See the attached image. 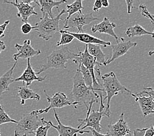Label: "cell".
<instances>
[{"label":"cell","mask_w":154,"mask_h":136,"mask_svg":"<svg viewBox=\"0 0 154 136\" xmlns=\"http://www.w3.org/2000/svg\"><path fill=\"white\" fill-rule=\"evenodd\" d=\"M99 97L100 95L96 92L86 86L82 74L77 71L73 78V87L69 95V100L77 105H85L88 109L91 102L93 100L98 101Z\"/></svg>","instance_id":"6da1fadb"},{"label":"cell","mask_w":154,"mask_h":136,"mask_svg":"<svg viewBox=\"0 0 154 136\" xmlns=\"http://www.w3.org/2000/svg\"><path fill=\"white\" fill-rule=\"evenodd\" d=\"M101 79L102 80V86L106 93V95L104 98V101H106V116L109 118L111 115L110 102L112 98L115 95H117L120 92H126L130 94H131L132 92L119 82L114 72L112 71L106 73L104 75L101 76Z\"/></svg>","instance_id":"7a4b0ae2"},{"label":"cell","mask_w":154,"mask_h":136,"mask_svg":"<svg viewBox=\"0 0 154 136\" xmlns=\"http://www.w3.org/2000/svg\"><path fill=\"white\" fill-rule=\"evenodd\" d=\"M79 56V53H72L68 47H64L58 50H53L47 57V62L40 67L39 71L36 73L39 75L48 69H66V63L69 60H74Z\"/></svg>","instance_id":"3957f363"},{"label":"cell","mask_w":154,"mask_h":136,"mask_svg":"<svg viewBox=\"0 0 154 136\" xmlns=\"http://www.w3.org/2000/svg\"><path fill=\"white\" fill-rule=\"evenodd\" d=\"M67 13L66 10L62 9L57 16L53 18L45 14L40 18V21L34 26V30L37 33L39 38L48 41L57 32H59V23L62 20V14Z\"/></svg>","instance_id":"277c9868"},{"label":"cell","mask_w":154,"mask_h":136,"mask_svg":"<svg viewBox=\"0 0 154 136\" xmlns=\"http://www.w3.org/2000/svg\"><path fill=\"white\" fill-rule=\"evenodd\" d=\"M100 108L98 111H91L93 104L94 103H98L97 100H93L89 104V108L87 109V116L85 119H79L78 121L80 122V124L78 126L79 129L84 130L86 128H93L94 130L98 132H100L102 127L101 126V120L103 116H106L105 111V102L104 101L103 95H100Z\"/></svg>","instance_id":"5b68a950"},{"label":"cell","mask_w":154,"mask_h":136,"mask_svg":"<svg viewBox=\"0 0 154 136\" xmlns=\"http://www.w3.org/2000/svg\"><path fill=\"white\" fill-rule=\"evenodd\" d=\"M78 50L79 56L72 60L73 62L78 65L82 64L85 66L88 69V71H89L91 77H92L94 89H96L97 91H100L104 92L102 86L99 84L98 79L96 77L97 74L98 77L100 76V68H99L100 65L97 63L96 59L92 56H91L89 53H88L87 45H85V50H84L83 52L80 51L79 49H78Z\"/></svg>","instance_id":"8992f818"},{"label":"cell","mask_w":154,"mask_h":136,"mask_svg":"<svg viewBox=\"0 0 154 136\" xmlns=\"http://www.w3.org/2000/svg\"><path fill=\"white\" fill-rule=\"evenodd\" d=\"M41 119L33 111L30 113L24 114L14 128V136H27L28 134H35L38 128L42 126Z\"/></svg>","instance_id":"52a82bcc"},{"label":"cell","mask_w":154,"mask_h":136,"mask_svg":"<svg viewBox=\"0 0 154 136\" xmlns=\"http://www.w3.org/2000/svg\"><path fill=\"white\" fill-rule=\"evenodd\" d=\"M44 93L47 98V101H48L49 105L47 108L44 109L35 110V113L39 116L42 114L48 113L51 109H55L56 108H62L66 106L72 105L75 109H77V105L71 102L64 93L58 92L54 94L52 97L49 96L46 92V90H44Z\"/></svg>","instance_id":"ba28073f"},{"label":"cell","mask_w":154,"mask_h":136,"mask_svg":"<svg viewBox=\"0 0 154 136\" xmlns=\"http://www.w3.org/2000/svg\"><path fill=\"white\" fill-rule=\"evenodd\" d=\"M95 20H99V18L93 17L92 13L87 14L78 13L69 18L67 23L64 24V28L66 30L69 28H77L79 33H83V26L89 25Z\"/></svg>","instance_id":"9c48e42d"},{"label":"cell","mask_w":154,"mask_h":136,"mask_svg":"<svg viewBox=\"0 0 154 136\" xmlns=\"http://www.w3.org/2000/svg\"><path fill=\"white\" fill-rule=\"evenodd\" d=\"M34 1H22L19 2L18 0L14 2L4 1L3 3H8L14 6L18 9L17 17L20 18L24 23H28V18L32 15H38V13L35 11V6H33L31 3Z\"/></svg>","instance_id":"30bf717a"},{"label":"cell","mask_w":154,"mask_h":136,"mask_svg":"<svg viewBox=\"0 0 154 136\" xmlns=\"http://www.w3.org/2000/svg\"><path fill=\"white\" fill-rule=\"evenodd\" d=\"M53 110V114L54 116L55 117V119L57 122V125H54L52 123L51 121H47L45 120V122L47 124H49L51 127H53L58 132V136H77V134H89L90 131H85L82 130L79 128H75L71 126H65L61 122V121L59 119L57 113L56 112L55 109Z\"/></svg>","instance_id":"8fae6325"},{"label":"cell","mask_w":154,"mask_h":136,"mask_svg":"<svg viewBox=\"0 0 154 136\" xmlns=\"http://www.w3.org/2000/svg\"><path fill=\"white\" fill-rule=\"evenodd\" d=\"M16 49L18 52L13 54V59L14 61H19L20 59L28 60L35 56H38L42 53L40 50H35L31 45V40L26 39L24 41L23 45H19L16 43Z\"/></svg>","instance_id":"7c38bea8"},{"label":"cell","mask_w":154,"mask_h":136,"mask_svg":"<svg viewBox=\"0 0 154 136\" xmlns=\"http://www.w3.org/2000/svg\"><path fill=\"white\" fill-rule=\"evenodd\" d=\"M137 43L132 42L131 41H125L124 38H121V42L117 43L116 45H111L112 56L106 61V65L112 63V62L127 53L131 48L137 46Z\"/></svg>","instance_id":"4fadbf2b"},{"label":"cell","mask_w":154,"mask_h":136,"mask_svg":"<svg viewBox=\"0 0 154 136\" xmlns=\"http://www.w3.org/2000/svg\"><path fill=\"white\" fill-rule=\"evenodd\" d=\"M46 77L47 76H45L44 77L38 76L37 74H36V73L34 71V69L32 68L30 59H28L26 68L23 74H22L19 77L14 79L13 82L23 81L24 86L27 87L28 86H30L32 83L34 81H43V80H45Z\"/></svg>","instance_id":"5bb4252c"},{"label":"cell","mask_w":154,"mask_h":136,"mask_svg":"<svg viewBox=\"0 0 154 136\" xmlns=\"http://www.w3.org/2000/svg\"><path fill=\"white\" fill-rule=\"evenodd\" d=\"M107 133L109 136H126L131 134L129 126L124 119L123 113L121 114L118 120L115 124L108 125Z\"/></svg>","instance_id":"9a60e30c"},{"label":"cell","mask_w":154,"mask_h":136,"mask_svg":"<svg viewBox=\"0 0 154 136\" xmlns=\"http://www.w3.org/2000/svg\"><path fill=\"white\" fill-rule=\"evenodd\" d=\"M116 27L117 25L114 23L111 22L108 18L104 17L101 23L94 25L91 28V32L94 34L98 32L100 34H104L110 35L116 39L117 43H118V37L117 36L114 32V28Z\"/></svg>","instance_id":"2e32d148"},{"label":"cell","mask_w":154,"mask_h":136,"mask_svg":"<svg viewBox=\"0 0 154 136\" xmlns=\"http://www.w3.org/2000/svg\"><path fill=\"white\" fill-rule=\"evenodd\" d=\"M131 95L134 98L135 101L140 106L144 117L152 114L154 109V100L151 96L146 94H140V93L137 94L132 93Z\"/></svg>","instance_id":"e0dca14e"},{"label":"cell","mask_w":154,"mask_h":136,"mask_svg":"<svg viewBox=\"0 0 154 136\" xmlns=\"http://www.w3.org/2000/svg\"><path fill=\"white\" fill-rule=\"evenodd\" d=\"M69 34L72 35L74 37V39L78 40L81 43H85V45L89 44H95V45H99L106 47L108 46H111V43L109 41H105L103 40L98 39L96 37H94L90 34H88L87 33H74L69 32L66 30Z\"/></svg>","instance_id":"ac0fdd59"},{"label":"cell","mask_w":154,"mask_h":136,"mask_svg":"<svg viewBox=\"0 0 154 136\" xmlns=\"http://www.w3.org/2000/svg\"><path fill=\"white\" fill-rule=\"evenodd\" d=\"M34 3H37L38 6L41 8V11L42 13V17L47 14L50 18H54L52 13V9L54 7L58 8L60 5L63 3H67L66 1H49V0H39V1H34Z\"/></svg>","instance_id":"d6986e66"},{"label":"cell","mask_w":154,"mask_h":136,"mask_svg":"<svg viewBox=\"0 0 154 136\" xmlns=\"http://www.w3.org/2000/svg\"><path fill=\"white\" fill-rule=\"evenodd\" d=\"M18 61H15L12 68L0 77V97L5 92L9 90L10 84L13 83V71Z\"/></svg>","instance_id":"ffe728a7"},{"label":"cell","mask_w":154,"mask_h":136,"mask_svg":"<svg viewBox=\"0 0 154 136\" xmlns=\"http://www.w3.org/2000/svg\"><path fill=\"white\" fill-rule=\"evenodd\" d=\"M88 53L91 56L94 57L96 59L97 63L99 65L106 66V58L104 53L101 49V45H95V44H89L87 45Z\"/></svg>","instance_id":"44dd1931"},{"label":"cell","mask_w":154,"mask_h":136,"mask_svg":"<svg viewBox=\"0 0 154 136\" xmlns=\"http://www.w3.org/2000/svg\"><path fill=\"white\" fill-rule=\"evenodd\" d=\"M17 95L20 98V104L22 105H24L25 101L28 100H34L35 101L40 100V95L39 94L25 86L18 88Z\"/></svg>","instance_id":"7402d4cb"},{"label":"cell","mask_w":154,"mask_h":136,"mask_svg":"<svg viewBox=\"0 0 154 136\" xmlns=\"http://www.w3.org/2000/svg\"><path fill=\"white\" fill-rule=\"evenodd\" d=\"M125 34L129 38H134V37H140L149 35H151L152 38H154V32H148L144 28L138 24L128 28L126 30Z\"/></svg>","instance_id":"603a6c76"},{"label":"cell","mask_w":154,"mask_h":136,"mask_svg":"<svg viewBox=\"0 0 154 136\" xmlns=\"http://www.w3.org/2000/svg\"><path fill=\"white\" fill-rule=\"evenodd\" d=\"M83 1L82 0H76L74 2H73L72 4L66 5V12L68 14V17L64 20V24H66L72 15L78 13H82V10L83 9L82 5Z\"/></svg>","instance_id":"cb8c5ba5"},{"label":"cell","mask_w":154,"mask_h":136,"mask_svg":"<svg viewBox=\"0 0 154 136\" xmlns=\"http://www.w3.org/2000/svg\"><path fill=\"white\" fill-rule=\"evenodd\" d=\"M77 71H79L82 74L83 79L87 87H89V89H91L93 91H94V92L97 91L96 89H94L93 88L92 77H91L89 71H88V69L85 67V66L82 64L78 65V68L77 69Z\"/></svg>","instance_id":"d4e9b609"},{"label":"cell","mask_w":154,"mask_h":136,"mask_svg":"<svg viewBox=\"0 0 154 136\" xmlns=\"http://www.w3.org/2000/svg\"><path fill=\"white\" fill-rule=\"evenodd\" d=\"M59 33L61 34V38L59 41H58L57 43V47H60L68 45V44L71 43L73 40L74 39V38L72 35L69 34L66 32V30H60Z\"/></svg>","instance_id":"484cf974"},{"label":"cell","mask_w":154,"mask_h":136,"mask_svg":"<svg viewBox=\"0 0 154 136\" xmlns=\"http://www.w3.org/2000/svg\"><path fill=\"white\" fill-rule=\"evenodd\" d=\"M7 123H14L17 124L18 122L17 120L11 118L8 115V114L5 111L3 106L0 104V126Z\"/></svg>","instance_id":"4316f807"},{"label":"cell","mask_w":154,"mask_h":136,"mask_svg":"<svg viewBox=\"0 0 154 136\" xmlns=\"http://www.w3.org/2000/svg\"><path fill=\"white\" fill-rule=\"evenodd\" d=\"M42 122L43 124L40 126L35 132L34 136H47L49 130L51 128V126L49 124H47L45 121V119H41Z\"/></svg>","instance_id":"83f0119b"},{"label":"cell","mask_w":154,"mask_h":136,"mask_svg":"<svg viewBox=\"0 0 154 136\" xmlns=\"http://www.w3.org/2000/svg\"><path fill=\"white\" fill-rule=\"evenodd\" d=\"M139 10H140L142 15L144 17L147 18L154 26V20L152 18L151 14L149 13L146 5L144 4H140V5H139Z\"/></svg>","instance_id":"f1b7e54d"},{"label":"cell","mask_w":154,"mask_h":136,"mask_svg":"<svg viewBox=\"0 0 154 136\" xmlns=\"http://www.w3.org/2000/svg\"><path fill=\"white\" fill-rule=\"evenodd\" d=\"M20 30H21V32H23L24 34L26 35V34H30L32 30H34V26H32L31 24L26 23L23 24V26H21Z\"/></svg>","instance_id":"f546056e"},{"label":"cell","mask_w":154,"mask_h":136,"mask_svg":"<svg viewBox=\"0 0 154 136\" xmlns=\"http://www.w3.org/2000/svg\"><path fill=\"white\" fill-rule=\"evenodd\" d=\"M10 23V20H6L4 23L0 25V39L3 38L5 36V32L7 26Z\"/></svg>","instance_id":"4dcf8cb0"},{"label":"cell","mask_w":154,"mask_h":136,"mask_svg":"<svg viewBox=\"0 0 154 136\" xmlns=\"http://www.w3.org/2000/svg\"><path fill=\"white\" fill-rule=\"evenodd\" d=\"M140 94L149 95L154 100V89H152V88H144V90L141 92Z\"/></svg>","instance_id":"1f68e13d"},{"label":"cell","mask_w":154,"mask_h":136,"mask_svg":"<svg viewBox=\"0 0 154 136\" xmlns=\"http://www.w3.org/2000/svg\"><path fill=\"white\" fill-rule=\"evenodd\" d=\"M147 130V128H137L133 130V136H144L145 131Z\"/></svg>","instance_id":"d6a6232c"},{"label":"cell","mask_w":154,"mask_h":136,"mask_svg":"<svg viewBox=\"0 0 154 136\" xmlns=\"http://www.w3.org/2000/svg\"><path fill=\"white\" fill-rule=\"evenodd\" d=\"M102 7V3H101V0H96V1H95L94 3L93 10L94 12L98 11L100 10Z\"/></svg>","instance_id":"836d02e7"},{"label":"cell","mask_w":154,"mask_h":136,"mask_svg":"<svg viewBox=\"0 0 154 136\" xmlns=\"http://www.w3.org/2000/svg\"><path fill=\"white\" fill-rule=\"evenodd\" d=\"M126 4H127V13L128 14H131L132 12V9L135 8V7L133 6V3L134 1H130V0H126L125 1Z\"/></svg>","instance_id":"e575fe53"},{"label":"cell","mask_w":154,"mask_h":136,"mask_svg":"<svg viewBox=\"0 0 154 136\" xmlns=\"http://www.w3.org/2000/svg\"><path fill=\"white\" fill-rule=\"evenodd\" d=\"M144 136H154V124L149 128H147Z\"/></svg>","instance_id":"d590c367"},{"label":"cell","mask_w":154,"mask_h":136,"mask_svg":"<svg viewBox=\"0 0 154 136\" xmlns=\"http://www.w3.org/2000/svg\"><path fill=\"white\" fill-rule=\"evenodd\" d=\"M90 128L89 131H90V132L92 133L93 136H109V135L108 133L106 134H102L100 133V132L97 131L96 130H94V129H93V128Z\"/></svg>","instance_id":"8d00e7d4"},{"label":"cell","mask_w":154,"mask_h":136,"mask_svg":"<svg viewBox=\"0 0 154 136\" xmlns=\"http://www.w3.org/2000/svg\"><path fill=\"white\" fill-rule=\"evenodd\" d=\"M6 49V45L4 42L0 40V54H1L3 51H4Z\"/></svg>","instance_id":"74e56055"},{"label":"cell","mask_w":154,"mask_h":136,"mask_svg":"<svg viewBox=\"0 0 154 136\" xmlns=\"http://www.w3.org/2000/svg\"><path fill=\"white\" fill-rule=\"evenodd\" d=\"M101 3H102V5L104 7H109V2L108 0H101Z\"/></svg>","instance_id":"f35d334b"},{"label":"cell","mask_w":154,"mask_h":136,"mask_svg":"<svg viewBox=\"0 0 154 136\" xmlns=\"http://www.w3.org/2000/svg\"><path fill=\"white\" fill-rule=\"evenodd\" d=\"M154 54V50H152V51H149V52L148 53V55L149 56H152V55Z\"/></svg>","instance_id":"ab89813d"},{"label":"cell","mask_w":154,"mask_h":136,"mask_svg":"<svg viewBox=\"0 0 154 136\" xmlns=\"http://www.w3.org/2000/svg\"><path fill=\"white\" fill-rule=\"evenodd\" d=\"M151 17H152V18H153V19L154 20V14H151Z\"/></svg>","instance_id":"60d3db41"},{"label":"cell","mask_w":154,"mask_h":136,"mask_svg":"<svg viewBox=\"0 0 154 136\" xmlns=\"http://www.w3.org/2000/svg\"><path fill=\"white\" fill-rule=\"evenodd\" d=\"M152 114H154V109H153V112H152Z\"/></svg>","instance_id":"b9f144b4"},{"label":"cell","mask_w":154,"mask_h":136,"mask_svg":"<svg viewBox=\"0 0 154 136\" xmlns=\"http://www.w3.org/2000/svg\"><path fill=\"white\" fill-rule=\"evenodd\" d=\"M1 135H2V133H1V131H0V136H1Z\"/></svg>","instance_id":"7bdbcfd3"}]
</instances>
